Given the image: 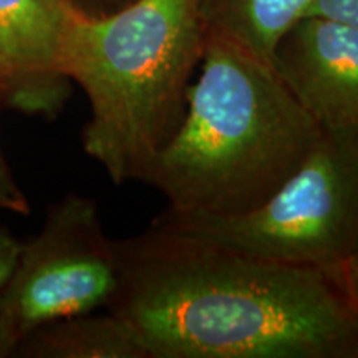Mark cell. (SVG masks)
<instances>
[{"instance_id": "8fae6325", "label": "cell", "mask_w": 358, "mask_h": 358, "mask_svg": "<svg viewBox=\"0 0 358 358\" xmlns=\"http://www.w3.org/2000/svg\"><path fill=\"white\" fill-rule=\"evenodd\" d=\"M306 15H319L358 29V0H313Z\"/></svg>"}, {"instance_id": "9c48e42d", "label": "cell", "mask_w": 358, "mask_h": 358, "mask_svg": "<svg viewBox=\"0 0 358 358\" xmlns=\"http://www.w3.org/2000/svg\"><path fill=\"white\" fill-rule=\"evenodd\" d=\"M313 0H199L206 32L272 62L282 35L306 15ZM272 65V64H271Z\"/></svg>"}, {"instance_id": "5bb4252c", "label": "cell", "mask_w": 358, "mask_h": 358, "mask_svg": "<svg viewBox=\"0 0 358 358\" xmlns=\"http://www.w3.org/2000/svg\"><path fill=\"white\" fill-rule=\"evenodd\" d=\"M337 275L345 292L348 294V297L358 307V248L352 254V257L343 264V267L337 272Z\"/></svg>"}, {"instance_id": "3957f363", "label": "cell", "mask_w": 358, "mask_h": 358, "mask_svg": "<svg viewBox=\"0 0 358 358\" xmlns=\"http://www.w3.org/2000/svg\"><path fill=\"white\" fill-rule=\"evenodd\" d=\"M206 34L199 0H136L105 17L71 12L62 71L88 98L83 150L113 185L143 181L176 133Z\"/></svg>"}, {"instance_id": "7c38bea8", "label": "cell", "mask_w": 358, "mask_h": 358, "mask_svg": "<svg viewBox=\"0 0 358 358\" xmlns=\"http://www.w3.org/2000/svg\"><path fill=\"white\" fill-rule=\"evenodd\" d=\"M22 243L8 227L0 224V289L6 285L10 272L15 267Z\"/></svg>"}, {"instance_id": "52a82bcc", "label": "cell", "mask_w": 358, "mask_h": 358, "mask_svg": "<svg viewBox=\"0 0 358 358\" xmlns=\"http://www.w3.org/2000/svg\"><path fill=\"white\" fill-rule=\"evenodd\" d=\"M69 0H0V80L6 108L55 118L71 95L62 47Z\"/></svg>"}, {"instance_id": "6da1fadb", "label": "cell", "mask_w": 358, "mask_h": 358, "mask_svg": "<svg viewBox=\"0 0 358 358\" xmlns=\"http://www.w3.org/2000/svg\"><path fill=\"white\" fill-rule=\"evenodd\" d=\"M118 244L106 310L150 358H358V307L338 275L264 259L158 219Z\"/></svg>"}, {"instance_id": "7a4b0ae2", "label": "cell", "mask_w": 358, "mask_h": 358, "mask_svg": "<svg viewBox=\"0 0 358 358\" xmlns=\"http://www.w3.org/2000/svg\"><path fill=\"white\" fill-rule=\"evenodd\" d=\"M185 118L141 182L168 209L237 216L271 198L319 141L322 128L268 62L206 34Z\"/></svg>"}, {"instance_id": "30bf717a", "label": "cell", "mask_w": 358, "mask_h": 358, "mask_svg": "<svg viewBox=\"0 0 358 358\" xmlns=\"http://www.w3.org/2000/svg\"><path fill=\"white\" fill-rule=\"evenodd\" d=\"M0 110H2V106H0ZM0 211L20 214V216H29L32 211L29 198L8 168L2 146H0Z\"/></svg>"}, {"instance_id": "277c9868", "label": "cell", "mask_w": 358, "mask_h": 358, "mask_svg": "<svg viewBox=\"0 0 358 358\" xmlns=\"http://www.w3.org/2000/svg\"><path fill=\"white\" fill-rule=\"evenodd\" d=\"M254 256L337 274L358 248V124L322 128L302 166L259 208L237 216L156 217Z\"/></svg>"}, {"instance_id": "8992f818", "label": "cell", "mask_w": 358, "mask_h": 358, "mask_svg": "<svg viewBox=\"0 0 358 358\" xmlns=\"http://www.w3.org/2000/svg\"><path fill=\"white\" fill-rule=\"evenodd\" d=\"M272 66L320 128L358 124V29L303 15L272 52Z\"/></svg>"}, {"instance_id": "ba28073f", "label": "cell", "mask_w": 358, "mask_h": 358, "mask_svg": "<svg viewBox=\"0 0 358 358\" xmlns=\"http://www.w3.org/2000/svg\"><path fill=\"white\" fill-rule=\"evenodd\" d=\"M13 358H150L136 330L116 313H80L50 322L17 343Z\"/></svg>"}, {"instance_id": "9a60e30c", "label": "cell", "mask_w": 358, "mask_h": 358, "mask_svg": "<svg viewBox=\"0 0 358 358\" xmlns=\"http://www.w3.org/2000/svg\"><path fill=\"white\" fill-rule=\"evenodd\" d=\"M0 358H8V350L6 345V340H3L2 329H0Z\"/></svg>"}, {"instance_id": "2e32d148", "label": "cell", "mask_w": 358, "mask_h": 358, "mask_svg": "<svg viewBox=\"0 0 358 358\" xmlns=\"http://www.w3.org/2000/svg\"><path fill=\"white\" fill-rule=\"evenodd\" d=\"M3 100H6V98H3V85H2V80H0V106H2V108H6Z\"/></svg>"}, {"instance_id": "5b68a950", "label": "cell", "mask_w": 358, "mask_h": 358, "mask_svg": "<svg viewBox=\"0 0 358 358\" xmlns=\"http://www.w3.org/2000/svg\"><path fill=\"white\" fill-rule=\"evenodd\" d=\"M118 277V244L103 229L95 201L69 192L53 203L0 289L8 357L38 327L108 307Z\"/></svg>"}, {"instance_id": "4fadbf2b", "label": "cell", "mask_w": 358, "mask_h": 358, "mask_svg": "<svg viewBox=\"0 0 358 358\" xmlns=\"http://www.w3.org/2000/svg\"><path fill=\"white\" fill-rule=\"evenodd\" d=\"M136 0H69L75 12L87 17H105L131 6Z\"/></svg>"}]
</instances>
